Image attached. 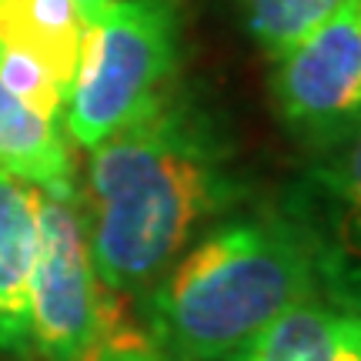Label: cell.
Listing matches in <instances>:
<instances>
[{"label": "cell", "instance_id": "cell-1", "mask_svg": "<svg viewBox=\"0 0 361 361\" xmlns=\"http://www.w3.org/2000/svg\"><path fill=\"white\" fill-rule=\"evenodd\" d=\"M247 197L251 184L224 117L201 94L174 87L90 147L78 211L101 288L137 301Z\"/></svg>", "mask_w": 361, "mask_h": 361}, {"label": "cell", "instance_id": "cell-2", "mask_svg": "<svg viewBox=\"0 0 361 361\" xmlns=\"http://www.w3.org/2000/svg\"><path fill=\"white\" fill-rule=\"evenodd\" d=\"M308 298L322 295L288 218L238 207L137 298L147 361H224Z\"/></svg>", "mask_w": 361, "mask_h": 361}, {"label": "cell", "instance_id": "cell-3", "mask_svg": "<svg viewBox=\"0 0 361 361\" xmlns=\"http://www.w3.org/2000/svg\"><path fill=\"white\" fill-rule=\"evenodd\" d=\"M184 51V0H90L64 104L67 137L90 151L144 117L178 87Z\"/></svg>", "mask_w": 361, "mask_h": 361}, {"label": "cell", "instance_id": "cell-4", "mask_svg": "<svg viewBox=\"0 0 361 361\" xmlns=\"http://www.w3.org/2000/svg\"><path fill=\"white\" fill-rule=\"evenodd\" d=\"M271 104L308 154L361 124V0H345L311 34L271 61Z\"/></svg>", "mask_w": 361, "mask_h": 361}, {"label": "cell", "instance_id": "cell-5", "mask_svg": "<svg viewBox=\"0 0 361 361\" xmlns=\"http://www.w3.org/2000/svg\"><path fill=\"white\" fill-rule=\"evenodd\" d=\"M274 207L308 251L318 295L361 314V124L311 154Z\"/></svg>", "mask_w": 361, "mask_h": 361}, {"label": "cell", "instance_id": "cell-6", "mask_svg": "<svg viewBox=\"0 0 361 361\" xmlns=\"http://www.w3.org/2000/svg\"><path fill=\"white\" fill-rule=\"evenodd\" d=\"M104 288L90 261L78 197H40V247L30 281V348L40 361H90Z\"/></svg>", "mask_w": 361, "mask_h": 361}, {"label": "cell", "instance_id": "cell-7", "mask_svg": "<svg viewBox=\"0 0 361 361\" xmlns=\"http://www.w3.org/2000/svg\"><path fill=\"white\" fill-rule=\"evenodd\" d=\"M37 188L0 171V355L34 361L30 348V281L40 247Z\"/></svg>", "mask_w": 361, "mask_h": 361}, {"label": "cell", "instance_id": "cell-8", "mask_svg": "<svg viewBox=\"0 0 361 361\" xmlns=\"http://www.w3.org/2000/svg\"><path fill=\"white\" fill-rule=\"evenodd\" d=\"M0 171L47 197L74 201L78 168L64 121L34 111L0 80Z\"/></svg>", "mask_w": 361, "mask_h": 361}, {"label": "cell", "instance_id": "cell-9", "mask_svg": "<svg viewBox=\"0 0 361 361\" xmlns=\"http://www.w3.org/2000/svg\"><path fill=\"white\" fill-rule=\"evenodd\" d=\"M224 361H361V314L324 298H308Z\"/></svg>", "mask_w": 361, "mask_h": 361}, {"label": "cell", "instance_id": "cell-10", "mask_svg": "<svg viewBox=\"0 0 361 361\" xmlns=\"http://www.w3.org/2000/svg\"><path fill=\"white\" fill-rule=\"evenodd\" d=\"M90 0H0V47L27 54L64 87L74 84Z\"/></svg>", "mask_w": 361, "mask_h": 361}, {"label": "cell", "instance_id": "cell-11", "mask_svg": "<svg viewBox=\"0 0 361 361\" xmlns=\"http://www.w3.org/2000/svg\"><path fill=\"white\" fill-rule=\"evenodd\" d=\"M345 0H241L251 37L258 40L264 57L278 61L288 47L311 34L328 13H335Z\"/></svg>", "mask_w": 361, "mask_h": 361}, {"label": "cell", "instance_id": "cell-12", "mask_svg": "<svg viewBox=\"0 0 361 361\" xmlns=\"http://www.w3.org/2000/svg\"><path fill=\"white\" fill-rule=\"evenodd\" d=\"M0 80H4V87L13 90L24 104H30L34 111L54 117V121H64L67 94L40 61L0 47Z\"/></svg>", "mask_w": 361, "mask_h": 361}]
</instances>
